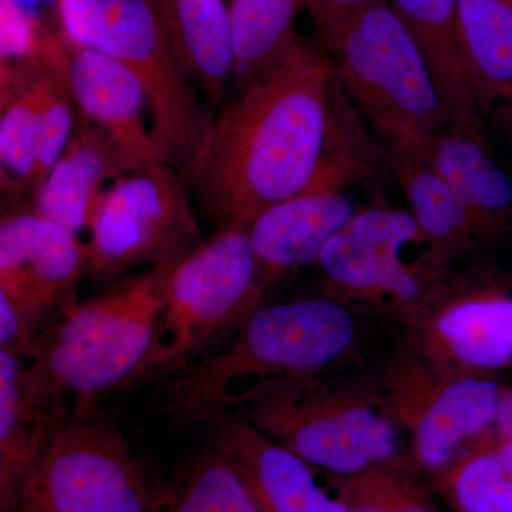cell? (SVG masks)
<instances>
[{
  "mask_svg": "<svg viewBox=\"0 0 512 512\" xmlns=\"http://www.w3.org/2000/svg\"><path fill=\"white\" fill-rule=\"evenodd\" d=\"M62 32L127 67L143 86L154 134L190 178L210 127L200 92L175 56L148 0H56Z\"/></svg>",
  "mask_w": 512,
  "mask_h": 512,
  "instance_id": "obj_7",
  "label": "cell"
},
{
  "mask_svg": "<svg viewBox=\"0 0 512 512\" xmlns=\"http://www.w3.org/2000/svg\"><path fill=\"white\" fill-rule=\"evenodd\" d=\"M360 113L318 40L299 36L284 63L212 117L190 181L215 225L249 228L266 208L345 191L369 170Z\"/></svg>",
  "mask_w": 512,
  "mask_h": 512,
  "instance_id": "obj_1",
  "label": "cell"
},
{
  "mask_svg": "<svg viewBox=\"0 0 512 512\" xmlns=\"http://www.w3.org/2000/svg\"><path fill=\"white\" fill-rule=\"evenodd\" d=\"M494 429L504 436H512V383L508 384Z\"/></svg>",
  "mask_w": 512,
  "mask_h": 512,
  "instance_id": "obj_31",
  "label": "cell"
},
{
  "mask_svg": "<svg viewBox=\"0 0 512 512\" xmlns=\"http://www.w3.org/2000/svg\"><path fill=\"white\" fill-rule=\"evenodd\" d=\"M133 167L110 138L77 120L72 140L30 204L47 220L80 238L89 231L104 183L131 173Z\"/></svg>",
  "mask_w": 512,
  "mask_h": 512,
  "instance_id": "obj_18",
  "label": "cell"
},
{
  "mask_svg": "<svg viewBox=\"0 0 512 512\" xmlns=\"http://www.w3.org/2000/svg\"><path fill=\"white\" fill-rule=\"evenodd\" d=\"M210 447L234 467L261 512H348L332 476L269 439L245 414L208 424Z\"/></svg>",
  "mask_w": 512,
  "mask_h": 512,
  "instance_id": "obj_14",
  "label": "cell"
},
{
  "mask_svg": "<svg viewBox=\"0 0 512 512\" xmlns=\"http://www.w3.org/2000/svg\"><path fill=\"white\" fill-rule=\"evenodd\" d=\"M430 161L463 202L484 247L512 237V181L484 126L448 123Z\"/></svg>",
  "mask_w": 512,
  "mask_h": 512,
  "instance_id": "obj_17",
  "label": "cell"
},
{
  "mask_svg": "<svg viewBox=\"0 0 512 512\" xmlns=\"http://www.w3.org/2000/svg\"><path fill=\"white\" fill-rule=\"evenodd\" d=\"M389 158L410 214L441 265L450 268L484 247L466 207L430 157Z\"/></svg>",
  "mask_w": 512,
  "mask_h": 512,
  "instance_id": "obj_21",
  "label": "cell"
},
{
  "mask_svg": "<svg viewBox=\"0 0 512 512\" xmlns=\"http://www.w3.org/2000/svg\"><path fill=\"white\" fill-rule=\"evenodd\" d=\"M175 56L212 103L232 89L229 8L225 0H148Z\"/></svg>",
  "mask_w": 512,
  "mask_h": 512,
  "instance_id": "obj_19",
  "label": "cell"
},
{
  "mask_svg": "<svg viewBox=\"0 0 512 512\" xmlns=\"http://www.w3.org/2000/svg\"><path fill=\"white\" fill-rule=\"evenodd\" d=\"M165 491L164 512H261L234 467L212 447L181 461Z\"/></svg>",
  "mask_w": 512,
  "mask_h": 512,
  "instance_id": "obj_27",
  "label": "cell"
},
{
  "mask_svg": "<svg viewBox=\"0 0 512 512\" xmlns=\"http://www.w3.org/2000/svg\"><path fill=\"white\" fill-rule=\"evenodd\" d=\"M372 366L406 433L409 466L427 481L494 429L510 384L439 369L402 340Z\"/></svg>",
  "mask_w": 512,
  "mask_h": 512,
  "instance_id": "obj_10",
  "label": "cell"
},
{
  "mask_svg": "<svg viewBox=\"0 0 512 512\" xmlns=\"http://www.w3.org/2000/svg\"><path fill=\"white\" fill-rule=\"evenodd\" d=\"M237 412L329 476L355 477L409 456L372 365L266 384Z\"/></svg>",
  "mask_w": 512,
  "mask_h": 512,
  "instance_id": "obj_4",
  "label": "cell"
},
{
  "mask_svg": "<svg viewBox=\"0 0 512 512\" xmlns=\"http://www.w3.org/2000/svg\"><path fill=\"white\" fill-rule=\"evenodd\" d=\"M175 265L144 269L93 298L74 299L43 330L23 360L29 392L46 416L90 412L109 394L130 389L153 345Z\"/></svg>",
  "mask_w": 512,
  "mask_h": 512,
  "instance_id": "obj_3",
  "label": "cell"
},
{
  "mask_svg": "<svg viewBox=\"0 0 512 512\" xmlns=\"http://www.w3.org/2000/svg\"><path fill=\"white\" fill-rule=\"evenodd\" d=\"M62 53L79 119L109 137L133 170L170 164L154 128L147 124L150 104L134 74L117 60L73 42L63 32Z\"/></svg>",
  "mask_w": 512,
  "mask_h": 512,
  "instance_id": "obj_15",
  "label": "cell"
},
{
  "mask_svg": "<svg viewBox=\"0 0 512 512\" xmlns=\"http://www.w3.org/2000/svg\"><path fill=\"white\" fill-rule=\"evenodd\" d=\"M89 275L87 245L47 220L29 201L3 202L0 295L28 316L39 336L76 298Z\"/></svg>",
  "mask_w": 512,
  "mask_h": 512,
  "instance_id": "obj_13",
  "label": "cell"
},
{
  "mask_svg": "<svg viewBox=\"0 0 512 512\" xmlns=\"http://www.w3.org/2000/svg\"><path fill=\"white\" fill-rule=\"evenodd\" d=\"M375 0H306L316 40L328 50L350 22Z\"/></svg>",
  "mask_w": 512,
  "mask_h": 512,
  "instance_id": "obj_30",
  "label": "cell"
},
{
  "mask_svg": "<svg viewBox=\"0 0 512 512\" xmlns=\"http://www.w3.org/2000/svg\"><path fill=\"white\" fill-rule=\"evenodd\" d=\"M326 52L389 157H430L448 124L446 109L419 43L389 0L370 3Z\"/></svg>",
  "mask_w": 512,
  "mask_h": 512,
  "instance_id": "obj_5",
  "label": "cell"
},
{
  "mask_svg": "<svg viewBox=\"0 0 512 512\" xmlns=\"http://www.w3.org/2000/svg\"><path fill=\"white\" fill-rule=\"evenodd\" d=\"M429 484L451 512H512V436L488 431Z\"/></svg>",
  "mask_w": 512,
  "mask_h": 512,
  "instance_id": "obj_26",
  "label": "cell"
},
{
  "mask_svg": "<svg viewBox=\"0 0 512 512\" xmlns=\"http://www.w3.org/2000/svg\"><path fill=\"white\" fill-rule=\"evenodd\" d=\"M332 478L348 512H440L429 481L407 461L383 464L355 477Z\"/></svg>",
  "mask_w": 512,
  "mask_h": 512,
  "instance_id": "obj_28",
  "label": "cell"
},
{
  "mask_svg": "<svg viewBox=\"0 0 512 512\" xmlns=\"http://www.w3.org/2000/svg\"><path fill=\"white\" fill-rule=\"evenodd\" d=\"M402 342L447 372L503 377L512 372V274L477 264L448 268Z\"/></svg>",
  "mask_w": 512,
  "mask_h": 512,
  "instance_id": "obj_12",
  "label": "cell"
},
{
  "mask_svg": "<svg viewBox=\"0 0 512 512\" xmlns=\"http://www.w3.org/2000/svg\"><path fill=\"white\" fill-rule=\"evenodd\" d=\"M165 481L99 409L57 417L15 512H164Z\"/></svg>",
  "mask_w": 512,
  "mask_h": 512,
  "instance_id": "obj_8",
  "label": "cell"
},
{
  "mask_svg": "<svg viewBox=\"0 0 512 512\" xmlns=\"http://www.w3.org/2000/svg\"><path fill=\"white\" fill-rule=\"evenodd\" d=\"M39 137L32 62L23 59L0 63V187L6 201L32 200L39 165Z\"/></svg>",
  "mask_w": 512,
  "mask_h": 512,
  "instance_id": "obj_24",
  "label": "cell"
},
{
  "mask_svg": "<svg viewBox=\"0 0 512 512\" xmlns=\"http://www.w3.org/2000/svg\"><path fill=\"white\" fill-rule=\"evenodd\" d=\"M316 266L323 295L392 320L402 332L448 271L410 211L389 207L357 212Z\"/></svg>",
  "mask_w": 512,
  "mask_h": 512,
  "instance_id": "obj_9",
  "label": "cell"
},
{
  "mask_svg": "<svg viewBox=\"0 0 512 512\" xmlns=\"http://www.w3.org/2000/svg\"><path fill=\"white\" fill-rule=\"evenodd\" d=\"M373 313L328 295L264 303L217 349L160 382L171 426H208L281 380L367 365Z\"/></svg>",
  "mask_w": 512,
  "mask_h": 512,
  "instance_id": "obj_2",
  "label": "cell"
},
{
  "mask_svg": "<svg viewBox=\"0 0 512 512\" xmlns=\"http://www.w3.org/2000/svg\"><path fill=\"white\" fill-rule=\"evenodd\" d=\"M457 40L481 117H512V0H457Z\"/></svg>",
  "mask_w": 512,
  "mask_h": 512,
  "instance_id": "obj_20",
  "label": "cell"
},
{
  "mask_svg": "<svg viewBox=\"0 0 512 512\" xmlns=\"http://www.w3.org/2000/svg\"><path fill=\"white\" fill-rule=\"evenodd\" d=\"M269 291L248 228L215 229L168 275L156 336L131 387L161 382L217 349L266 303Z\"/></svg>",
  "mask_w": 512,
  "mask_h": 512,
  "instance_id": "obj_6",
  "label": "cell"
},
{
  "mask_svg": "<svg viewBox=\"0 0 512 512\" xmlns=\"http://www.w3.org/2000/svg\"><path fill=\"white\" fill-rule=\"evenodd\" d=\"M0 63L26 59L35 49L40 25L18 0H0Z\"/></svg>",
  "mask_w": 512,
  "mask_h": 512,
  "instance_id": "obj_29",
  "label": "cell"
},
{
  "mask_svg": "<svg viewBox=\"0 0 512 512\" xmlns=\"http://www.w3.org/2000/svg\"><path fill=\"white\" fill-rule=\"evenodd\" d=\"M429 63L448 123L481 124L457 40V0H392Z\"/></svg>",
  "mask_w": 512,
  "mask_h": 512,
  "instance_id": "obj_23",
  "label": "cell"
},
{
  "mask_svg": "<svg viewBox=\"0 0 512 512\" xmlns=\"http://www.w3.org/2000/svg\"><path fill=\"white\" fill-rule=\"evenodd\" d=\"M357 212L345 191L305 192L262 211L248 232L269 288L303 266L318 264L330 239Z\"/></svg>",
  "mask_w": 512,
  "mask_h": 512,
  "instance_id": "obj_16",
  "label": "cell"
},
{
  "mask_svg": "<svg viewBox=\"0 0 512 512\" xmlns=\"http://www.w3.org/2000/svg\"><path fill=\"white\" fill-rule=\"evenodd\" d=\"M235 94L275 72L295 46L306 0H229Z\"/></svg>",
  "mask_w": 512,
  "mask_h": 512,
  "instance_id": "obj_25",
  "label": "cell"
},
{
  "mask_svg": "<svg viewBox=\"0 0 512 512\" xmlns=\"http://www.w3.org/2000/svg\"><path fill=\"white\" fill-rule=\"evenodd\" d=\"M52 423L32 399L23 357L0 349V511L18 508Z\"/></svg>",
  "mask_w": 512,
  "mask_h": 512,
  "instance_id": "obj_22",
  "label": "cell"
},
{
  "mask_svg": "<svg viewBox=\"0 0 512 512\" xmlns=\"http://www.w3.org/2000/svg\"><path fill=\"white\" fill-rule=\"evenodd\" d=\"M190 178L170 164L111 181L90 224L89 275L116 279L138 268L175 265L202 244Z\"/></svg>",
  "mask_w": 512,
  "mask_h": 512,
  "instance_id": "obj_11",
  "label": "cell"
}]
</instances>
